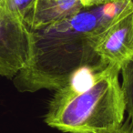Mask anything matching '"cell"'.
Here are the masks:
<instances>
[{
    "label": "cell",
    "instance_id": "7a4b0ae2",
    "mask_svg": "<svg viewBox=\"0 0 133 133\" xmlns=\"http://www.w3.org/2000/svg\"><path fill=\"white\" fill-rule=\"evenodd\" d=\"M119 71L118 66L108 65L89 73L84 83L72 80L57 89L46 123L66 133H98L120 124L125 104Z\"/></svg>",
    "mask_w": 133,
    "mask_h": 133
},
{
    "label": "cell",
    "instance_id": "6da1fadb",
    "mask_svg": "<svg viewBox=\"0 0 133 133\" xmlns=\"http://www.w3.org/2000/svg\"><path fill=\"white\" fill-rule=\"evenodd\" d=\"M130 1L86 8L49 26L28 29L29 55L14 77L15 87L21 92L57 90L82 70L105 68L95 52L98 36Z\"/></svg>",
    "mask_w": 133,
    "mask_h": 133
},
{
    "label": "cell",
    "instance_id": "5b68a950",
    "mask_svg": "<svg viewBox=\"0 0 133 133\" xmlns=\"http://www.w3.org/2000/svg\"><path fill=\"white\" fill-rule=\"evenodd\" d=\"M83 8L80 0H34L23 21L28 29H38L71 17Z\"/></svg>",
    "mask_w": 133,
    "mask_h": 133
},
{
    "label": "cell",
    "instance_id": "ba28073f",
    "mask_svg": "<svg viewBox=\"0 0 133 133\" xmlns=\"http://www.w3.org/2000/svg\"><path fill=\"white\" fill-rule=\"evenodd\" d=\"M98 133H133V124L129 120H123L120 124Z\"/></svg>",
    "mask_w": 133,
    "mask_h": 133
},
{
    "label": "cell",
    "instance_id": "30bf717a",
    "mask_svg": "<svg viewBox=\"0 0 133 133\" xmlns=\"http://www.w3.org/2000/svg\"><path fill=\"white\" fill-rule=\"evenodd\" d=\"M6 0H0V6L6 8Z\"/></svg>",
    "mask_w": 133,
    "mask_h": 133
},
{
    "label": "cell",
    "instance_id": "52a82bcc",
    "mask_svg": "<svg viewBox=\"0 0 133 133\" xmlns=\"http://www.w3.org/2000/svg\"><path fill=\"white\" fill-rule=\"evenodd\" d=\"M34 0H6V8L24 20Z\"/></svg>",
    "mask_w": 133,
    "mask_h": 133
},
{
    "label": "cell",
    "instance_id": "9c48e42d",
    "mask_svg": "<svg viewBox=\"0 0 133 133\" xmlns=\"http://www.w3.org/2000/svg\"><path fill=\"white\" fill-rule=\"evenodd\" d=\"M84 8H92V6H100V5L107 4V3L114 2L117 0H80Z\"/></svg>",
    "mask_w": 133,
    "mask_h": 133
},
{
    "label": "cell",
    "instance_id": "8992f818",
    "mask_svg": "<svg viewBox=\"0 0 133 133\" xmlns=\"http://www.w3.org/2000/svg\"><path fill=\"white\" fill-rule=\"evenodd\" d=\"M121 88L125 104V114L127 119L133 124V57L126 61L120 68Z\"/></svg>",
    "mask_w": 133,
    "mask_h": 133
},
{
    "label": "cell",
    "instance_id": "3957f363",
    "mask_svg": "<svg viewBox=\"0 0 133 133\" xmlns=\"http://www.w3.org/2000/svg\"><path fill=\"white\" fill-rule=\"evenodd\" d=\"M29 30L24 21L0 6V77L14 78L26 64L29 55Z\"/></svg>",
    "mask_w": 133,
    "mask_h": 133
},
{
    "label": "cell",
    "instance_id": "277c9868",
    "mask_svg": "<svg viewBox=\"0 0 133 133\" xmlns=\"http://www.w3.org/2000/svg\"><path fill=\"white\" fill-rule=\"evenodd\" d=\"M95 52L104 66L118 68L133 57V1L98 36Z\"/></svg>",
    "mask_w": 133,
    "mask_h": 133
},
{
    "label": "cell",
    "instance_id": "8fae6325",
    "mask_svg": "<svg viewBox=\"0 0 133 133\" xmlns=\"http://www.w3.org/2000/svg\"><path fill=\"white\" fill-rule=\"evenodd\" d=\"M132 1H133V0H132Z\"/></svg>",
    "mask_w": 133,
    "mask_h": 133
}]
</instances>
